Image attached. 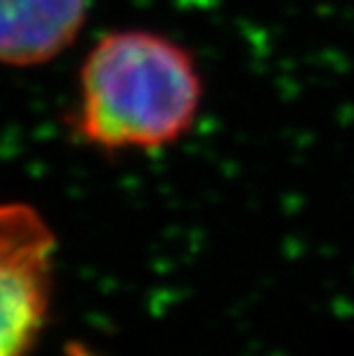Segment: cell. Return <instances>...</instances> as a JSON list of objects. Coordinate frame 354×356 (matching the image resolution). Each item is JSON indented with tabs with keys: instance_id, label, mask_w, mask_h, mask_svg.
I'll list each match as a JSON object with an SVG mask.
<instances>
[{
	"instance_id": "cell-1",
	"label": "cell",
	"mask_w": 354,
	"mask_h": 356,
	"mask_svg": "<svg viewBox=\"0 0 354 356\" xmlns=\"http://www.w3.org/2000/svg\"><path fill=\"white\" fill-rule=\"evenodd\" d=\"M200 104L202 79L189 51L163 35L122 30L88 53L74 127L108 152L161 149L193 127Z\"/></svg>"
},
{
	"instance_id": "cell-2",
	"label": "cell",
	"mask_w": 354,
	"mask_h": 356,
	"mask_svg": "<svg viewBox=\"0 0 354 356\" xmlns=\"http://www.w3.org/2000/svg\"><path fill=\"white\" fill-rule=\"evenodd\" d=\"M56 237L37 209L0 204V356H26L47 324Z\"/></svg>"
},
{
	"instance_id": "cell-3",
	"label": "cell",
	"mask_w": 354,
	"mask_h": 356,
	"mask_svg": "<svg viewBox=\"0 0 354 356\" xmlns=\"http://www.w3.org/2000/svg\"><path fill=\"white\" fill-rule=\"evenodd\" d=\"M88 17V0H0V65L37 67L67 51Z\"/></svg>"
}]
</instances>
